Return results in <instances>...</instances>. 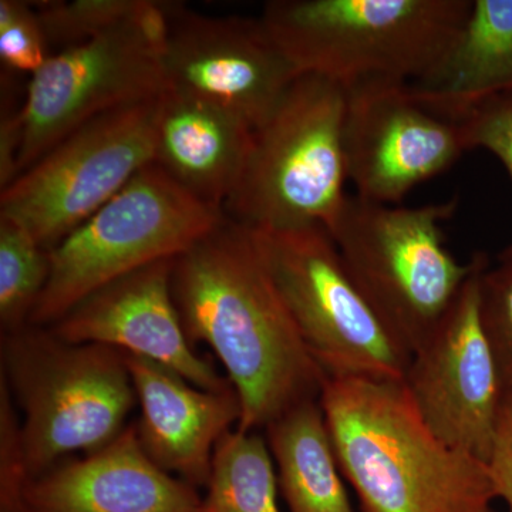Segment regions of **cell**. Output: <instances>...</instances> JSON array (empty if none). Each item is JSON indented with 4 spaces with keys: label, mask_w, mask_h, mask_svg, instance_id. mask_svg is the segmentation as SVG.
<instances>
[{
    "label": "cell",
    "mask_w": 512,
    "mask_h": 512,
    "mask_svg": "<svg viewBox=\"0 0 512 512\" xmlns=\"http://www.w3.org/2000/svg\"><path fill=\"white\" fill-rule=\"evenodd\" d=\"M47 45L59 50L82 45L137 15L146 0H42L32 2Z\"/></svg>",
    "instance_id": "cell-22"
},
{
    "label": "cell",
    "mask_w": 512,
    "mask_h": 512,
    "mask_svg": "<svg viewBox=\"0 0 512 512\" xmlns=\"http://www.w3.org/2000/svg\"><path fill=\"white\" fill-rule=\"evenodd\" d=\"M346 171L356 195L394 205L468 148L461 121L416 99L410 84L370 79L346 89Z\"/></svg>",
    "instance_id": "cell-13"
},
{
    "label": "cell",
    "mask_w": 512,
    "mask_h": 512,
    "mask_svg": "<svg viewBox=\"0 0 512 512\" xmlns=\"http://www.w3.org/2000/svg\"><path fill=\"white\" fill-rule=\"evenodd\" d=\"M497 498L512 512V392L505 393L493 453L488 460Z\"/></svg>",
    "instance_id": "cell-27"
},
{
    "label": "cell",
    "mask_w": 512,
    "mask_h": 512,
    "mask_svg": "<svg viewBox=\"0 0 512 512\" xmlns=\"http://www.w3.org/2000/svg\"><path fill=\"white\" fill-rule=\"evenodd\" d=\"M0 379L22 413L29 481L74 451L107 446L137 404L124 352L64 342L42 326L2 333Z\"/></svg>",
    "instance_id": "cell-4"
},
{
    "label": "cell",
    "mask_w": 512,
    "mask_h": 512,
    "mask_svg": "<svg viewBox=\"0 0 512 512\" xmlns=\"http://www.w3.org/2000/svg\"><path fill=\"white\" fill-rule=\"evenodd\" d=\"M480 313L505 393L512 392V245L481 272Z\"/></svg>",
    "instance_id": "cell-23"
},
{
    "label": "cell",
    "mask_w": 512,
    "mask_h": 512,
    "mask_svg": "<svg viewBox=\"0 0 512 512\" xmlns=\"http://www.w3.org/2000/svg\"><path fill=\"white\" fill-rule=\"evenodd\" d=\"M345 113V87L299 74L274 113L252 131L225 215L251 229H329L348 197Z\"/></svg>",
    "instance_id": "cell-5"
},
{
    "label": "cell",
    "mask_w": 512,
    "mask_h": 512,
    "mask_svg": "<svg viewBox=\"0 0 512 512\" xmlns=\"http://www.w3.org/2000/svg\"><path fill=\"white\" fill-rule=\"evenodd\" d=\"M50 276V251L25 228L0 217V326L2 333L29 325Z\"/></svg>",
    "instance_id": "cell-21"
},
{
    "label": "cell",
    "mask_w": 512,
    "mask_h": 512,
    "mask_svg": "<svg viewBox=\"0 0 512 512\" xmlns=\"http://www.w3.org/2000/svg\"><path fill=\"white\" fill-rule=\"evenodd\" d=\"M474 271L429 338L414 350L403 384L433 433L447 446L488 463L505 397L503 380L480 313V278Z\"/></svg>",
    "instance_id": "cell-11"
},
{
    "label": "cell",
    "mask_w": 512,
    "mask_h": 512,
    "mask_svg": "<svg viewBox=\"0 0 512 512\" xmlns=\"http://www.w3.org/2000/svg\"><path fill=\"white\" fill-rule=\"evenodd\" d=\"M165 36V2L146 0L116 28L52 53L23 100L19 175L90 120L161 96Z\"/></svg>",
    "instance_id": "cell-9"
},
{
    "label": "cell",
    "mask_w": 512,
    "mask_h": 512,
    "mask_svg": "<svg viewBox=\"0 0 512 512\" xmlns=\"http://www.w3.org/2000/svg\"><path fill=\"white\" fill-rule=\"evenodd\" d=\"M28 484L22 420L8 384L0 379V511L26 512L23 495Z\"/></svg>",
    "instance_id": "cell-25"
},
{
    "label": "cell",
    "mask_w": 512,
    "mask_h": 512,
    "mask_svg": "<svg viewBox=\"0 0 512 512\" xmlns=\"http://www.w3.org/2000/svg\"><path fill=\"white\" fill-rule=\"evenodd\" d=\"M174 259H161L90 293L49 329L76 345H103L170 367L194 386L222 392L232 386L198 355L173 296Z\"/></svg>",
    "instance_id": "cell-14"
},
{
    "label": "cell",
    "mask_w": 512,
    "mask_h": 512,
    "mask_svg": "<svg viewBox=\"0 0 512 512\" xmlns=\"http://www.w3.org/2000/svg\"><path fill=\"white\" fill-rule=\"evenodd\" d=\"M49 45L32 2L0 0V59L9 72L33 76L46 63Z\"/></svg>",
    "instance_id": "cell-24"
},
{
    "label": "cell",
    "mask_w": 512,
    "mask_h": 512,
    "mask_svg": "<svg viewBox=\"0 0 512 512\" xmlns=\"http://www.w3.org/2000/svg\"><path fill=\"white\" fill-rule=\"evenodd\" d=\"M457 204L394 207L348 195L328 229L353 281L412 355L474 271V258L460 264L444 239Z\"/></svg>",
    "instance_id": "cell-6"
},
{
    "label": "cell",
    "mask_w": 512,
    "mask_h": 512,
    "mask_svg": "<svg viewBox=\"0 0 512 512\" xmlns=\"http://www.w3.org/2000/svg\"><path fill=\"white\" fill-rule=\"evenodd\" d=\"M252 131L229 111L165 89L154 116L153 164L204 204L224 211L247 160Z\"/></svg>",
    "instance_id": "cell-17"
},
{
    "label": "cell",
    "mask_w": 512,
    "mask_h": 512,
    "mask_svg": "<svg viewBox=\"0 0 512 512\" xmlns=\"http://www.w3.org/2000/svg\"><path fill=\"white\" fill-rule=\"evenodd\" d=\"M173 296L191 345L205 343L237 390V429H265L308 400L326 373L272 284L251 232L224 220L174 259Z\"/></svg>",
    "instance_id": "cell-1"
},
{
    "label": "cell",
    "mask_w": 512,
    "mask_h": 512,
    "mask_svg": "<svg viewBox=\"0 0 512 512\" xmlns=\"http://www.w3.org/2000/svg\"><path fill=\"white\" fill-rule=\"evenodd\" d=\"M248 229L272 284L326 376L404 379L412 353L367 302L328 229Z\"/></svg>",
    "instance_id": "cell-8"
},
{
    "label": "cell",
    "mask_w": 512,
    "mask_h": 512,
    "mask_svg": "<svg viewBox=\"0 0 512 512\" xmlns=\"http://www.w3.org/2000/svg\"><path fill=\"white\" fill-rule=\"evenodd\" d=\"M409 84L417 100L456 121L485 101L512 96V0H473L447 52Z\"/></svg>",
    "instance_id": "cell-18"
},
{
    "label": "cell",
    "mask_w": 512,
    "mask_h": 512,
    "mask_svg": "<svg viewBox=\"0 0 512 512\" xmlns=\"http://www.w3.org/2000/svg\"><path fill=\"white\" fill-rule=\"evenodd\" d=\"M224 218L148 164L50 251L49 281L29 325L49 328L101 286L177 258Z\"/></svg>",
    "instance_id": "cell-7"
},
{
    "label": "cell",
    "mask_w": 512,
    "mask_h": 512,
    "mask_svg": "<svg viewBox=\"0 0 512 512\" xmlns=\"http://www.w3.org/2000/svg\"><path fill=\"white\" fill-rule=\"evenodd\" d=\"M468 148H484L503 163L512 180V96L485 101L460 120Z\"/></svg>",
    "instance_id": "cell-26"
},
{
    "label": "cell",
    "mask_w": 512,
    "mask_h": 512,
    "mask_svg": "<svg viewBox=\"0 0 512 512\" xmlns=\"http://www.w3.org/2000/svg\"><path fill=\"white\" fill-rule=\"evenodd\" d=\"M157 99L101 114L63 138L3 188L0 217L52 251L153 163Z\"/></svg>",
    "instance_id": "cell-10"
},
{
    "label": "cell",
    "mask_w": 512,
    "mask_h": 512,
    "mask_svg": "<svg viewBox=\"0 0 512 512\" xmlns=\"http://www.w3.org/2000/svg\"><path fill=\"white\" fill-rule=\"evenodd\" d=\"M319 400L362 512L493 511L488 464L440 440L403 380L326 377Z\"/></svg>",
    "instance_id": "cell-2"
},
{
    "label": "cell",
    "mask_w": 512,
    "mask_h": 512,
    "mask_svg": "<svg viewBox=\"0 0 512 512\" xmlns=\"http://www.w3.org/2000/svg\"><path fill=\"white\" fill-rule=\"evenodd\" d=\"M204 512H281L278 476L268 443L235 427L215 447Z\"/></svg>",
    "instance_id": "cell-20"
},
{
    "label": "cell",
    "mask_w": 512,
    "mask_h": 512,
    "mask_svg": "<svg viewBox=\"0 0 512 512\" xmlns=\"http://www.w3.org/2000/svg\"><path fill=\"white\" fill-rule=\"evenodd\" d=\"M26 512H204L195 487L147 456L136 423L82 460L29 481Z\"/></svg>",
    "instance_id": "cell-15"
},
{
    "label": "cell",
    "mask_w": 512,
    "mask_h": 512,
    "mask_svg": "<svg viewBox=\"0 0 512 512\" xmlns=\"http://www.w3.org/2000/svg\"><path fill=\"white\" fill-rule=\"evenodd\" d=\"M473 0H272L259 19L299 73L348 87L430 72Z\"/></svg>",
    "instance_id": "cell-3"
},
{
    "label": "cell",
    "mask_w": 512,
    "mask_h": 512,
    "mask_svg": "<svg viewBox=\"0 0 512 512\" xmlns=\"http://www.w3.org/2000/svg\"><path fill=\"white\" fill-rule=\"evenodd\" d=\"M265 433L289 512H355L319 399L292 407Z\"/></svg>",
    "instance_id": "cell-19"
},
{
    "label": "cell",
    "mask_w": 512,
    "mask_h": 512,
    "mask_svg": "<svg viewBox=\"0 0 512 512\" xmlns=\"http://www.w3.org/2000/svg\"><path fill=\"white\" fill-rule=\"evenodd\" d=\"M491 512H495V511H491Z\"/></svg>",
    "instance_id": "cell-28"
},
{
    "label": "cell",
    "mask_w": 512,
    "mask_h": 512,
    "mask_svg": "<svg viewBox=\"0 0 512 512\" xmlns=\"http://www.w3.org/2000/svg\"><path fill=\"white\" fill-rule=\"evenodd\" d=\"M124 357L141 409L138 440L147 456L192 487H205L218 441L242 417L237 390L211 392L154 360Z\"/></svg>",
    "instance_id": "cell-16"
},
{
    "label": "cell",
    "mask_w": 512,
    "mask_h": 512,
    "mask_svg": "<svg viewBox=\"0 0 512 512\" xmlns=\"http://www.w3.org/2000/svg\"><path fill=\"white\" fill-rule=\"evenodd\" d=\"M165 89L208 101L252 130L299 76L259 18L210 16L165 2Z\"/></svg>",
    "instance_id": "cell-12"
}]
</instances>
